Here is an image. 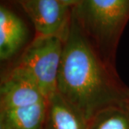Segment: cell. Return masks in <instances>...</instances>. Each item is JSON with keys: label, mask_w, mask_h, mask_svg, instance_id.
<instances>
[{"label": "cell", "mask_w": 129, "mask_h": 129, "mask_svg": "<svg viewBox=\"0 0 129 129\" xmlns=\"http://www.w3.org/2000/svg\"><path fill=\"white\" fill-rule=\"evenodd\" d=\"M27 38L24 22L5 5L0 7V58L9 59L20 50Z\"/></svg>", "instance_id": "8992f818"}, {"label": "cell", "mask_w": 129, "mask_h": 129, "mask_svg": "<svg viewBox=\"0 0 129 129\" xmlns=\"http://www.w3.org/2000/svg\"><path fill=\"white\" fill-rule=\"evenodd\" d=\"M57 1L61 3L65 6L70 8L71 9H74L76 7H78L83 2V0H57Z\"/></svg>", "instance_id": "30bf717a"}, {"label": "cell", "mask_w": 129, "mask_h": 129, "mask_svg": "<svg viewBox=\"0 0 129 129\" xmlns=\"http://www.w3.org/2000/svg\"><path fill=\"white\" fill-rule=\"evenodd\" d=\"M108 65L72 15L63 40L57 92L87 122L104 109L129 103V92Z\"/></svg>", "instance_id": "6da1fadb"}, {"label": "cell", "mask_w": 129, "mask_h": 129, "mask_svg": "<svg viewBox=\"0 0 129 129\" xmlns=\"http://www.w3.org/2000/svg\"><path fill=\"white\" fill-rule=\"evenodd\" d=\"M86 129H129V106L106 108L87 122Z\"/></svg>", "instance_id": "9c48e42d"}, {"label": "cell", "mask_w": 129, "mask_h": 129, "mask_svg": "<svg viewBox=\"0 0 129 129\" xmlns=\"http://www.w3.org/2000/svg\"><path fill=\"white\" fill-rule=\"evenodd\" d=\"M46 101L36 85L13 69L1 84L0 110L24 108Z\"/></svg>", "instance_id": "5b68a950"}, {"label": "cell", "mask_w": 129, "mask_h": 129, "mask_svg": "<svg viewBox=\"0 0 129 129\" xmlns=\"http://www.w3.org/2000/svg\"><path fill=\"white\" fill-rule=\"evenodd\" d=\"M128 106H129V103H128Z\"/></svg>", "instance_id": "8fae6325"}, {"label": "cell", "mask_w": 129, "mask_h": 129, "mask_svg": "<svg viewBox=\"0 0 129 129\" xmlns=\"http://www.w3.org/2000/svg\"><path fill=\"white\" fill-rule=\"evenodd\" d=\"M29 16L36 36L64 38L69 28L72 9L57 0H14Z\"/></svg>", "instance_id": "277c9868"}, {"label": "cell", "mask_w": 129, "mask_h": 129, "mask_svg": "<svg viewBox=\"0 0 129 129\" xmlns=\"http://www.w3.org/2000/svg\"><path fill=\"white\" fill-rule=\"evenodd\" d=\"M63 38L36 36L24 49L13 70L32 81L49 99L57 92Z\"/></svg>", "instance_id": "3957f363"}, {"label": "cell", "mask_w": 129, "mask_h": 129, "mask_svg": "<svg viewBox=\"0 0 129 129\" xmlns=\"http://www.w3.org/2000/svg\"><path fill=\"white\" fill-rule=\"evenodd\" d=\"M47 101L24 108L0 110V129H42Z\"/></svg>", "instance_id": "ba28073f"}, {"label": "cell", "mask_w": 129, "mask_h": 129, "mask_svg": "<svg viewBox=\"0 0 129 129\" xmlns=\"http://www.w3.org/2000/svg\"><path fill=\"white\" fill-rule=\"evenodd\" d=\"M72 15L106 62L113 57L129 19V0H83Z\"/></svg>", "instance_id": "7a4b0ae2"}, {"label": "cell", "mask_w": 129, "mask_h": 129, "mask_svg": "<svg viewBox=\"0 0 129 129\" xmlns=\"http://www.w3.org/2000/svg\"><path fill=\"white\" fill-rule=\"evenodd\" d=\"M85 120L60 97L54 93L47 101V111L42 129H86Z\"/></svg>", "instance_id": "52a82bcc"}]
</instances>
